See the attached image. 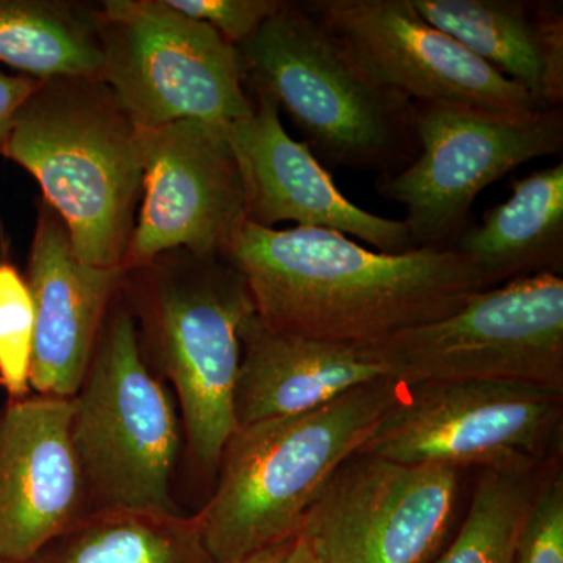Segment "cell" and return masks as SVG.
<instances>
[{"label":"cell","mask_w":563,"mask_h":563,"mask_svg":"<svg viewBox=\"0 0 563 563\" xmlns=\"http://www.w3.org/2000/svg\"><path fill=\"white\" fill-rule=\"evenodd\" d=\"M125 274L80 262L65 222L41 202L25 279L35 303L31 388L38 395L74 398L80 390Z\"/></svg>","instance_id":"obj_16"},{"label":"cell","mask_w":563,"mask_h":563,"mask_svg":"<svg viewBox=\"0 0 563 563\" xmlns=\"http://www.w3.org/2000/svg\"><path fill=\"white\" fill-rule=\"evenodd\" d=\"M298 537H296V539L287 540V542L273 544V547L266 548V550L246 555V558L239 559V561L228 563H282L285 561V558L290 554Z\"/></svg>","instance_id":"obj_27"},{"label":"cell","mask_w":563,"mask_h":563,"mask_svg":"<svg viewBox=\"0 0 563 563\" xmlns=\"http://www.w3.org/2000/svg\"><path fill=\"white\" fill-rule=\"evenodd\" d=\"M147 274L152 339L179 396L192 459L217 476L236 431L240 328L255 312L242 273L222 255L173 251L139 268Z\"/></svg>","instance_id":"obj_6"},{"label":"cell","mask_w":563,"mask_h":563,"mask_svg":"<svg viewBox=\"0 0 563 563\" xmlns=\"http://www.w3.org/2000/svg\"><path fill=\"white\" fill-rule=\"evenodd\" d=\"M236 424L292 417L320 409L344 393L387 379L355 344L322 342L274 331L251 313L240 328Z\"/></svg>","instance_id":"obj_17"},{"label":"cell","mask_w":563,"mask_h":563,"mask_svg":"<svg viewBox=\"0 0 563 563\" xmlns=\"http://www.w3.org/2000/svg\"><path fill=\"white\" fill-rule=\"evenodd\" d=\"M251 98V117L225 125L242 176L246 221L266 229L284 221L296 222V228L329 229L384 254L415 250L402 221L361 209L335 187L312 151L285 131L273 98L263 92Z\"/></svg>","instance_id":"obj_14"},{"label":"cell","mask_w":563,"mask_h":563,"mask_svg":"<svg viewBox=\"0 0 563 563\" xmlns=\"http://www.w3.org/2000/svg\"><path fill=\"white\" fill-rule=\"evenodd\" d=\"M0 563H9V562H3V561H0Z\"/></svg>","instance_id":"obj_29"},{"label":"cell","mask_w":563,"mask_h":563,"mask_svg":"<svg viewBox=\"0 0 563 563\" xmlns=\"http://www.w3.org/2000/svg\"><path fill=\"white\" fill-rule=\"evenodd\" d=\"M31 563H214L198 518L99 509L47 543Z\"/></svg>","instance_id":"obj_21"},{"label":"cell","mask_w":563,"mask_h":563,"mask_svg":"<svg viewBox=\"0 0 563 563\" xmlns=\"http://www.w3.org/2000/svg\"><path fill=\"white\" fill-rule=\"evenodd\" d=\"M40 80L32 77L10 76V74L0 70V154L5 146L11 124H13L14 114L22 106V102L35 91Z\"/></svg>","instance_id":"obj_26"},{"label":"cell","mask_w":563,"mask_h":563,"mask_svg":"<svg viewBox=\"0 0 563 563\" xmlns=\"http://www.w3.org/2000/svg\"><path fill=\"white\" fill-rule=\"evenodd\" d=\"M413 129L417 158L384 176L379 195L404 206L415 247L453 246L484 188L563 147L562 110L506 114L415 106Z\"/></svg>","instance_id":"obj_10"},{"label":"cell","mask_w":563,"mask_h":563,"mask_svg":"<svg viewBox=\"0 0 563 563\" xmlns=\"http://www.w3.org/2000/svg\"><path fill=\"white\" fill-rule=\"evenodd\" d=\"M357 347L404 387L503 380L563 393V277L544 272L504 282L450 317Z\"/></svg>","instance_id":"obj_7"},{"label":"cell","mask_w":563,"mask_h":563,"mask_svg":"<svg viewBox=\"0 0 563 563\" xmlns=\"http://www.w3.org/2000/svg\"><path fill=\"white\" fill-rule=\"evenodd\" d=\"M512 563H563V473L547 477L515 544Z\"/></svg>","instance_id":"obj_24"},{"label":"cell","mask_w":563,"mask_h":563,"mask_svg":"<svg viewBox=\"0 0 563 563\" xmlns=\"http://www.w3.org/2000/svg\"><path fill=\"white\" fill-rule=\"evenodd\" d=\"M453 247L490 287L529 274L559 273L563 263V163L515 181L507 201L481 224L466 225Z\"/></svg>","instance_id":"obj_19"},{"label":"cell","mask_w":563,"mask_h":563,"mask_svg":"<svg viewBox=\"0 0 563 563\" xmlns=\"http://www.w3.org/2000/svg\"><path fill=\"white\" fill-rule=\"evenodd\" d=\"M563 393L503 380L401 388L358 454L420 465L528 473L550 461L562 432Z\"/></svg>","instance_id":"obj_9"},{"label":"cell","mask_w":563,"mask_h":563,"mask_svg":"<svg viewBox=\"0 0 563 563\" xmlns=\"http://www.w3.org/2000/svg\"><path fill=\"white\" fill-rule=\"evenodd\" d=\"M73 398L27 396L0 410V561L31 563L85 514Z\"/></svg>","instance_id":"obj_15"},{"label":"cell","mask_w":563,"mask_h":563,"mask_svg":"<svg viewBox=\"0 0 563 563\" xmlns=\"http://www.w3.org/2000/svg\"><path fill=\"white\" fill-rule=\"evenodd\" d=\"M459 470L354 454L302 526L320 563H431L459 501Z\"/></svg>","instance_id":"obj_11"},{"label":"cell","mask_w":563,"mask_h":563,"mask_svg":"<svg viewBox=\"0 0 563 563\" xmlns=\"http://www.w3.org/2000/svg\"><path fill=\"white\" fill-rule=\"evenodd\" d=\"M282 563H320L318 562L317 555H314L312 547H310L309 540L299 533L298 540H296L295 547L290 551V554L285 558Z\"/></svg>","instance_id":"obj_28"},{"label":"cell","mask_w":563,"mask_h":563,"mask_svg":"<svg viewBox=\"0 0 563 563\" xmlns=\"http://www.w3.org/2000/svg\"><path fill=\"white\" fill-rule=\"evenodd\" d=\"M33 335L35 303L27 280L0 261V385L10 399L31 395Z\"/></svg>","instance_id":"obj_23"},{"label":"cell","mask_w":563,"mask_h":563,"mask_svg":"<svg viewBox=\"0 0 563 563\" xmlns=\"http://www.w3.org/2000/svg\"><path fill=\"white\" fill-rule=\"evenodd\" d=\"M101 36L102 80L139 131L229 125L254 111L236 47L165 0H107Z\"/></svg>","instance_id":"obj_8"},{"label":"cell","mask_w":563,"mask_h":563,"mask_svg":"<svg viewBox=\"0 0 563 563\" xmlns=\"http://www.w3.org/2000/svg\"><path fill=\"white\" fill-rule=\"evenodd\" d=\"M418 14L523 87L543 110H562L563 13L543 0H412Z\"/></svg>","instance_id":"obj_18"},{"label":"cell","mask_w":563,"mask_h":563,"mask_svg":"<svg viewBox=\"0 0 563 563\" xmlns=\"http://www.w3.org/2000/svg\"><path fill=\"white\" fill-rule=\"evenodd\" d=\"M222 257L242 273L263 324L355 346L442 320L492 288L453 246L384 254L320 228L243 221Z\"/></svg>","instance_id":"obj_1"},{"label":"cell","mask_w":563,"mask_h":563,"mask_svg":"<svg viewBox=\"0 0 563 563\" xmlns=\"http://www.w3.org/2000/svg\"><path fill=\"white\" fill-rule=\"evenodd\" d=\"M401 388L374 380L320 409L236 428L213 495L196 514L211 561H239L296 539L325 484L358 453Z\"/></svg>","instance_id":"obj_2"},{"label":"cell","mask_w":563,"mask_h":563,"mask_svg":"<svg viewBox=\"0 0 563 563\" xmlns=\"http://www.w3.org/2000/svg\"><path fill=\"white\" fill-rule=\"evenodd\" d=\"M385 87L415 106H459L506 114L540 109L531 95L422 20L412 0L302 2Z\"/></svg>","instance_id":"obj_13"},{"label":"cell","mask_w":563,"mask_h":563,"mask_svg":"<svg viewBox=\"0 0 563 563\" xmlns=\"http://www.w3.org/2000/svg\"><path fill=\"white\" fill-rule=\"evenodd\" d=\"M559 465L554 455L528 473L483 472L461 531L431 563H512L526 515Z\"/></svg>","instance_id":"obj_22"},{"label":"cell","mask_w":563,"mask_h":563,"mask_svg":"<svg viewBox=\"0 0 563 563\" xmlns=\"http://www.w3.org/2000/svg\"><path fill=\"white\" fill-rule=\"evenodd\" d=\"M0 62L36 80L101 77V9L65 0H0Z\"/></svg>","instance_id":"obj_20"},{"label":"cell","mask_w":563,"mask_h":563,"mask_svg":"<svg viewBox=\"0 0 563 563\" xmlns=\"http://www.w3.org/2000/svg\"><path fill=\"white\" fill-rule=\"evenodd\" d=\"M143 203L122 268L173 251L222 255L246 221L239 165L225 125L181 120L139 131Z\"/></svg>","instance_id":"obj_12"},{"label":"cell","mask_w":563,"mask_h":563,"mask_svg":"<svg viewBox=\"0 0 563 563\" xmlns=\"http://www.w3.org/2000/svg\"><path fill=\"white\" fill-rule=\"evenodd\" d=\"M3 157L38 180L80 262L122 268L143 191L139 129L102 77L40 80Z\"/></svg>","instance_id":"obj_3"},{"label":"cell","mask_w":563,"mask_h":563,"mask_svg":"<svg viewBox=\"0 0 563 563\" xmlns=\"http://www.w3.org/2000/svg\"><path fill=\"white\" fill-rule=\"evenodd\" d=\"M236 51L246 91L287 111L322 168L387 176L418 154L415 103L380 84L302 2H284Z\"/></svg>","instance_id":"obj_4"},{"label":"cell","mask_w":563,"mask_h":563,"mask_svg":"<svg viewBox=\"0 0 563 563\" xmlns=\"http://www.w3.org/2000/svg\"><path fill=\"white\" fill-rule=\"evenodd\" d=\"M191 20L206 22L232 46L251 38L284 5L282 0H165Z\"/></svg>","instance_id":"obj_25"},{"label":"cell","mask_w":563,"mask_h":563,"mask_svg":"<svg viewBox=\"0 0 563 563\" xmlns=\"http://www.w3.org/2000/svg\"><path fill=\"white\" fill-rule=\"evenodd\" d=\"M73 406L70 439L95 510L176 514L172 477L180 422L141 357L128 307L111 302Z\"/></svg>","instance_id":"obj_5"}]
</instances>
